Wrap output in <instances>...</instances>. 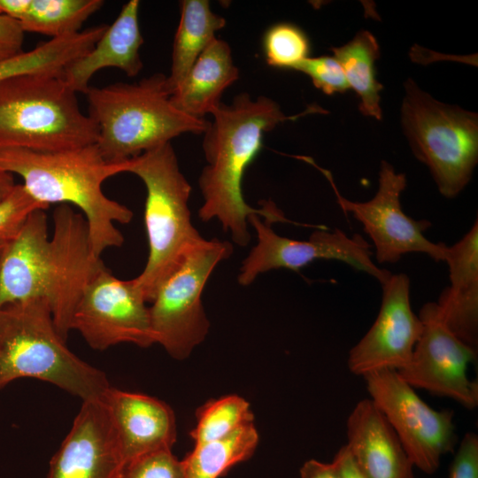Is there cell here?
I'll use <instances>...</instances> for the list:
<instances>
[{
    "label": "cell",
    "instance_id": "cell-1",
    "mask_svg": "<svg viewBox=\"0 0 478 478\" xmlns=\"http://www.w3.org/2000/svg\"><path fill=\"white\" fill-rule=\"evenodd\" d=\"M53 222L50 238L45 210H35L0 248V308L45 298L56 329L66 341L86 286L105 266L92 251L82 214L59 204Z\"/></svg>",
    "mask_w": 478,
    "mask_h": 478
},
{
    "label": "cell",
    "instance_id": "cell-2",
    "mask_svg": "<svg viewBox=\"0 0 478 478\" xmlns=\"http://www.w3.org/2000/svg\"><path fill=\"white\" fill-rule=\"evenodd\" d=\"M314 112H327L312 104L299 114L288 116L271 98L258 96L252 99L248 93L236 95L230 104L220 103L204 132L206 166L198 180L204 200L199 219L204 222L219 220L224 232L242 247L251 240L250 215H261L273 223L290 222L271 200H262L261 208L249 205L243 194V177L259 153L265 133L285 120Z\"/></svg>",
    "mask_w": 478,
    "mask_h": 478
},
{
    "label": "cell",
    "instance_id": "cell-3",
    "mask_svg": "<svg viewBox=\"0 0 478 478\" xmlns=\"http://www.w3.org/2000/svg\"><path fill=\"white\" fill-rule=\"evenodd\" d=\"M125 162H107L96 143L51 152L0 150V166L19 175L35 200L47 206L73 204L83 212L97 257L123 244L124 236L114 224H127L133 219L132 211L107 197L102 188L109 177L125 173Z\"/></svg>",
    "mask_w": 478,
    "mask_h": 478
},
{
    "label": "cell",
    "instance_id": "cell-4",
    "mask_svg": "<svg viewBox=\"0 0 478 478\" xmlns=\"http://www.w3.org/2000/svg\"><path fill=\"white\" fill-rule=\"evenodd\" d=\"M85 95L98 127L96 145L110 163L125 162L185 133L204 134L209 124L174 107L163 73L135 84L89 87Z\"/></svg>",
    "mask_w": 478,
    "mask_h": 478
},
{
    "label": "cell",
    "instance_id": "cell-5",
    "mask_svg": "<svg viewBox=\"0 0 478 478\" xmlns=\"http://www.w3.org/2000/svg\"><path fill=\"white\" fill-rule=\"evenodd\" d=\"M23 377L54 384L82 401L99 398L111 387L104 372L67 348L42 297L0 308V389Z\"/></svg>",
    "mask_w": 478,
    "mask_h": 478
},
{
    "label": "cell",
    "instance_id": "cell-6",
    "mask_svg": "<svg viewBox=\"0 0 478 478\" xmlns=\"http://www.w3.org/2000/svg\"><path fill=\"white\" fill-rule=\"evenodd\" d=\"M98 127L62 75L27 73L0 81V150L59 151L95 144Z\"/></svg>",
    "mask_w": 478,
    "mask_h": 478
},
{
    "label": "cell",
    "instance_id": "cell-7",
    "mask_svg": "<svg viewBox=\"0 0 478 478\" xmlns=\"http://www.w3.org/2000/svg\"><path fill=\"white\" fill-rule=\"evenodd\" d=\"M137 175L146 189L144 224L149 255L135 277L147 303L186 253L203 237L194 227L189 207L191 186L180 170L171 143L125 162V173Z\"/></svg>",
    "mask_w": 478,
    "mask_h": 478
},
{
    "label": "cell",
    "instance_id": "cell-8",
    "mask_svg": "<svg viewBox=\"0 0 478 478\" xmlns=\"http://www.w3.org/2000/svg\"><path fill=\"white\" fill-rule=\"evenodd\" d=\"M404 87V135L441 195L453 198L468 184L478 162V115L435 99L412 79Z\"/></svg>",
    "mask_w": 478,
    "mask_h": 478
},
{
    "label": "cell",
    "instance_id": "cell-9",
    "mask_svg": "<svg viewBox=\"0 0 478 478\" xmlns=\"http://www.w3.org/2000/svg\"><path fill=\"white\" fill-rule=\"evenodd\" d=\"M232 254L228 241L203 238L157 290L149 306L153 338L173 358L185 359L204 340L210 322L202 293L214 268Z\"/></svg>",
    "mask_w": 478,
    "mask_h": 478
},
{
    "label": "cell",
    "instance_id": "cell-10",
    "mask_svg": "<svg viewBox=\"0 0 478 478\" xmlns=\"http://www.w3.org/2000/svg\"><path fill=\"white\" fill-rule=\"evenodd\" d=\"M297 158L318 168L328 179L342 211L361 223L371 239L377 263H396L409 253H422L436 262H444L448 245L434 243L424 235L431 223L425 220H416L404 212L400 196L406 187V176L397 172L390 163L381 162L375 195L368 201L356 202L340 194L329 171L317 166L309 157Z\"/></svg>",
    "mask_w": 478,
    "mask_h": 478
},
{
    "label": "cell",
    "instance_id": "cell-11",
    "mask_svg": "<svg viewBox=\"0 0 478 478\" xmlns=\"http://www.w3.org/2000/svg\"><path fill=\"white\" fill-rule=\"evenodd\" d=\"M370 399L382 412L413 466L433 474L457 443L454 412L436 411L424 402L395 369L363 376Z\"/></svg>",
    "mask_w": 478,
    "mask_h": 478
},
{
    "label": "cell",
    "instance_id": "cell-12",
    "mask_svg": "<svg viewBox=\"0 0 478 478\" xmlns=\"http://www.w3.org/2000/svg\"><path fill=\"white\" fill-rule=\"evenodd\" d=\"M251 214L248 223L256 230L257 243L243 259L237 281L242 286L251 284L259 274L275 269L298 272L313 261L337 260L362 271L381 284L391 275L373 260L372 245L359 235L349 236L341 229L321 227L307 240H297L276 234L273 222Z\"/></svg>",
    "mask_w": 478,
    "mask_h": 478
},
{
    "label": "cell",
    "instance_id": "cell-13",
    "mask_svg": "<svg viewBox=\"0 0 478 478\" xmlns=\"http://www.w3.org/2000/svg\"><path fill=\"white\" fill-rule=\"evenodd\" d=\"M146 304L135 278L120 280L104 266L86 286L72 329L96 350L122 343L149 347L155 342Z\"/></svg>",
    "mask_w": 478,
    "mask_h": 478
},
{
    "label": "cell",
    "instance_id": "cell-14",
    "mask_svg": "<svg viewBox=\"0 0 478 478\" xmlns=\"http://www.w3.org/2000/svg\"><path fill=\"white\" fill-rule=\"evenodd\" d=\"M423 329L410 362L397 370L412 388L457 401L473 410L478 405V382L468 377L477 349L457 337L444 324L436 302L421 307Z\"/></svg>",
    "mask_w": 478,
    "mask_h": 478
},
{
    "label": "cell",
    "instance_id": "cell-15",
    "mask_svg": "<svg viewBox=\"0 0 478 478\" xmlns=\"http://www.w3.org/2000/svg\"><path fill=\"white\" fill-rule=\"evenodd\" d=\"M381 285L382 294L378 315L349 352L348 368L355 375L405 367L422 333V322L411 305L408 275L391 274Z\"/></svg>",
    "mask_w": 478,
    "mask_h": 478
},
{
    "label": "cell",
    "instance_id": "cell-16",
    "mask_svg": "<svg viewBox=\"0 0 478 478\" xmlns=\"http://www.w3.org/2000/svg\"><path fill=\"white\" fill-rule=\"evenodd\" d=\"M125 459L102 399L83 401L46 478H120Z\"/></svg>",
    "mask_w": 478,
    "mask_h": 478
},
{
    "label": "cell",
    "instance_id": "cell-17",
    "mask_svg": "<svg viewBox=\"0 0 478 478\" xmlns=\"http://www.w3.org/2000/svg\"><path fill=\"white\" fill-rule=\"evenodd\" d=\"M115 428L125 462L172 449L175 417L166 403L147 395L110 387L102 396Z\"/></svg>",
    "mask_w": 478,
    "mask_h": 478
},
{
    "label": "cell",
    "instance_id": "cell-18",
    "mask_svg": "<svg viewBox=\"0 0 478 478\" xmlns=\"http://www.w3.org/2000/svg\"><path fill=\"white\" fill-rule=\"evenodd\" d=\"M345 444L366 478H413V464L397 434L370 398L348 416Z\"/></svg>",
    "mask_w": 478,
    "mask_h": 478
},
{
    "label": "cell",
    "instance_id": "cell-19",
    "mask_svg": "<svg viewBox=\"0 0 478 478\" xmlns=\"http://www.w3.org/2000/svg\"><path fill=\"white\" fill-rule=\"evenodd\" d=\"M444 262L450 284L436 302L448 328L460 340L478 344V222L454 244L448 246Z\"/></svg>",
    "mask_w": 478,
    "mask_h": 478
},
{
    "label": "cell",
    "instance_id": "cell-20",
    "mask_svg": "<svg viewBox=\"0 0 478 478\" xmlns=\"http://www.w3.org/2000/svg\"><path fill=\"white\" fill-rule=\"evenodd\" d=\"M138 0L124 4L93 48L71 62L62 77L76 92L85 94L92 76L101 69L114 67L128 77L136 76L143 69L140 49L143 37L139 25Z\"/></svg>",
    "mask_w": 478,
    "mask_h": 478
},
{
    "label": "cell",
    "instance_id": "cell-21",
    "mask_svg": "<svg viewBox=\"0 0 478 478\" xmlns=\"http://www.w3.org/2000/svg\"><path fill=\"white\" fill-rule=\"evenodd\" d=\"M239 78L228 43L214 39L170 96L176 109L204 119L220 104L223 92Z\"/></svg>",
    "mask_w": 478,
    "mask_h": 478
},
{
    "label": "cell",
    "instance_id": "cell-22",
    "mask_svg": "<svg viewBox=\"0 0 478 478\" xmlns=\"http://www.w3.org/2000/svg\"><path fill=\"white\" fill-rule=\"evenodd\" d=\"M226 26V19L210 7L207 0H183L175 32L171 72L166 76L170 96L184 80L200 54L216 39L215 33Z\"/></svg>",
    "mask_w": 478,
    "mask_h": 478
},
{
    "label": "cell",
    "instance_id": "cell-23",
    "mask_svg": "<svg viewBox=\"0 0 478 478\" xmlns=\"http://www.w3.org/2000/svg\"><path fill=\"white\" fill-rule=\"evenodd\" d=\"M330 50L341 65L350 89L359 97L360 112L381 120L380 92L383 86L376 79L375 62L380 58V47L374 35L360 30L350 42Z\"/></svg>",
    "mask_w": 478,
    "mask_h": 478
},
{
    "label": "cell",
    "instance_id": "cell-24",
    "mask_svg": "<svg viewBox=\"0 0 478 478\" xmlns=\"http://www.w3.org/2000/svg\"><path fill=\"white\" fill-rule=\"evenodd\" d=\"M258 443V434L251 422L225 438L195 444L181 459L183 478H220L235 465L249 459Z\"/></svg>",
    "mask_w": 478,
    "mask_h": 478
},
{
    "label": "cell",
    "instance_id": "cell-25",
    "mask_svg": "<svg viewBox=\"0 0 478 478\" xmlns=\"http://www.w3.org/2000/svg\"><path fill=\"white\" fill-rule=\"evenodd\" d=\"M104 4L102 0H30L19 24L24 32L62 37L80 32Z\"/></svg>",
    "mask_w": 478,
    "mask_h": 478
},
{
    "label": "cell",
    "instance_id": "cell-26",
    "mask_svg": "<svg viewBox=\"0 0 478 478\" xmlns=\"http://www.w3.org/2000/svg\"><path fill=\"white\" fill-rule=\"evenodd\" d=\"M81 54V45L72 35L52 38L29 51L0 62V81L27 74L61 75L64 69Z\"/></svg>",
    "mask_w": 478,
    "mask_h": 478
},
{
    "label": "cell",
    "instance_id": "cell-27",
    "mask_svg": "<svg viewBox=\"0 0 478 478\" xmlns=\"http://www.w3.org/2000/svg\"><path fill=\"white\" fill-rule=\"evenodd\" d=\"M253 420L250 404L243 397L225 396L206 403L197 411V421L190 436L195 444L217 441Z\"/></svg>",
    "mask_w": 478,
    "mask_h": 478
},
{
    "label": "cell",
    "instance_id": "cell-28",
    "mask_svg": "<svg viewBox=\"0 0 478 478\" xmlns=\"http://www.w3.org/2000/svg\"><path fill=\"white\" fill-rule=\"evenodd\" d=\"M262 42L266 62L273 67L295 70L310 57L308 37L293 24L279 23L270 27Z\"/></svg>",
    "mask_w": 478,
    "mask_h": 478
},
{
    "label": "cell",
    "instance_id": "cell-29",
    "mask_svg": "<svg viewBox=\"0 0 478 478\" xmlns=\"http://www.w3.org/2000/svg\"><path fill=\"white\" fill-rule=\"evenodd\" d=\"M120 478H183L182 461L172 449L155 451L125 462Z\"/></svg>",
    "mask_w": 478,
    "mask_h": 478
},
{
    "label": "cell",
    "instance_id": "cell-30",
    "mask_svg": "<svg viewBox=\"0 0 478 478\" xmlns=\"http://www.w3.org/2000/svg\"><path fill=\"white\" fill-rule=\"evenodd\" d=\"M48 208L35 200L22 184H16L9 196L0 201V242L13 238L34 211Z\"/></svg>",
    "mask_w": 478,
    "mask_h": 478
},
{
    "label": "cell",
    "instance_id": "cell-31",
    "mask_svg": "<svg viewBox=\"0 0 478 478\" xmlns=\"http://www.w3.org/2000/svg\"><path fill=\"white\" fill-rule=\"evenodd\" d=\"M295 70L306 74L327 95L350 89L343 70L334 56L309 57Z\"/></svg>",
    "mask_w": 478,
    "mask_h": 478
},
{
    "label": "cell",
    "instance_id": "cell-32",
    "mask_svg": "<svg viewBox=\"0 0 478 478\" xmlns=\"http://www.w3.org/2000/svg\"><path fill=\"white\" fill-rule=\"evenodd\" d=\"M449 478H478V436L466 432L450 466Z\"/></svg>",
    "mask_w": 478,
    "mask_h": 478
},
{
    "label": "cell",
    "instance_id": "cell-33",
    "mask_svg": "<svg viewBox=\"0 0 478 478\" xmlns=\"http://www.w3.org/2000/svg\"><path fill=\"white\" fill-rule=\"evenodd\" d=\"M24 35L18 21L0 14V62L23 52Z\"/></svg>",
    "mask_w": 478,
    "mask_h": 478
},
{
    "label": "cell",
    "instance_id": "cell-34",
    "mask_svg": "<svg viewBox=\"0 0 478 478\" xmlns=\"http://www.w3.org/2000/svg\"><path fill=\"white\" fill-rule=\"evenodd\" d=\"M299 474L300 478H341L333 462L324 463L313 459L303 464Z\"/></svg>",
    "mask_w": 478,
    "mask_h": 478
},
{
    "label": "cell",
    "instance_id": "cell-35",
    "mask_svg": "<svg viewBox=\"0 0 478 478\" xmlns=\"http://www.w3.org/2000/svg\"><path fill=\"white\" fill-rule=\"evenodd\" d=\"M332 462L341 478H366L358 467L346 445L339 449Z\"/></svg>",
    "mask_w": 478,
    "mask_h": 478
},
{
    "label": "cell",
    "instance_id": "cell-36",
    "mask_svg": "<svg viewBox=\"0 0 478 478\" xmlns=\"http://www.w3.org/2000/svg\"><path fill=\"white\" fill-rule=\"evenodd\" d=\"M30 0H0V14L19 23L28 10Z\"/></svg>",
    "mask_w": 478,
    "mask_h": 478
},
{
    "label": "cell",
    "instance_id": "cell-37",
    "mask_svg": "<svg viewBox=\"0 0 478 478\" xmlns=\"http://www.w3.org/2000/svg\"><path fill=\"white\" fill-rule=\"evenodd\" d=\"M15 185L13 174L0 166V201L9 196Z\"/></svg>",
    "mask_w": 478,
    "mask_h": 478
},
{
    "label": "cell",
    "instance_id": "cell-38",
    "mask_svg": "<svg viewBox=\"0 0 478 478\" xmlns=\"http://www.w3.org/2000/svg\"><path fill=\"white\" fill-rule=\"evenodd\" d=\"M5 242H0V248L4 245Z\"/></svg>",
    "mask_w": 478,
    "mask_h": 478
}]
</instances>
